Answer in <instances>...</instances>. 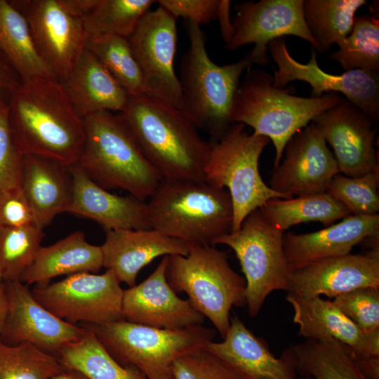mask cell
Returning a JSON list of instances; mask_svg holds the SVG:
<instances>
[{
  "instance_id": "6da1fadb",
  "label": "cell",
  "mask_w": 379,
  "mask_h": 379,
  "mask_svg": "<svg viewBox=\"0 0 379 379\" xmlns=\"http://www.w3.org/2000/svg\"><path fill=\"white\" fill-rule=\"evenodd\" d=\"M12 137L23 154H32L74 166L86 132L62 84L55 79L34 78L22 83L8 101Z\"/></svg>"
},
{
  "instance_id": "7a4b0ae2",
  "label": "cell",
  "mask_w": 379,
  "mask_h": 379,
  "mask_svg": "<svg viewBox=\"0 0 379 379\" xmlns=\"http://www.w3.org/2000/svg\"><path fill=\"white\" fill-rule=\"evenodd\" d=\"M120 114L161 180H204L211 142L181 110L142 94L130 96Z\"/></svg>"
},
{
  "instance_id": "3957f363",
  "label": "cell",
  "mask_w": 379,
  "mask_h": 379,
  "mask_svg": "<svg viewBox=\"0 0 379 379\" xmlns=\"http://www.w3.org/2000/svg\"><path fill=\"white\" fill-rule=\"evenodd\" d=\"M190 46L182 56L179 79L182 112L197 128L220 139L232 125V112L240 79L258 64L251 51L239 61L218 65L209 58L201 27L187 22Z\"/></svg>"
},
{
  "instance_id": "277c9868",
  "label": "cell",
  "mask_w": 379,
  "mask_h": 379,
  "mask_svg": "<svg viewBox=\"0 0 379 379\" xmlns=\"http://www.w3.org/2000/svg\"><path fill=\"white\" fill-rule=\"evenodd\" d=\"M83 119L86 140L74 166L103 189H121L145 201L161 179L120 113L100 111Z\"/></svg>"
},
{
  "instance_id": "5b68a950",
  "label": "cell",
  "mask_w": 379,
  "mask_h": 379,
  "mask_svg": "<svg viewBox=\"0 0 379 379\" xmlns=\"http://www.w3.org/2000/svg\"><path fill=\"white\" fill-rule=\"evenodd\" d=\"M148 199L149 228L188 246H215L232 231L229 192L205 180H161Z\"/></svg>"
},
{
  "instance_id": "8992f818",
  "label": "cell",
  "mask_w": 379,
  "mask_h": 379,
  "mask_svg": "<svg viewBox=\"0 0 379 379\" xmlns=\"http://www.w3.org/2000/svg\"><path fill=\"white\" fill-rule=\"evenodd\" d=\"M251 68L246 70L239 86L232 122L246 124L253 128V133L272 140L275 149L276 168L289 140L317 116L337 105L343 98L336 93L319 98L296 96L293 94V88L274 87L271 74Z\"/></svg>"
},
{
  "instance_id": "52a82bcc",
  "label": "cell",
  "mask_w": 379,
  "mask_h": 379,
  "mask_svg": "<svg viewBox=\"0 0 379 379\" xmlns=\"http://www.w3.org/2000/svg\"><path fill=\"white\" fill-rule=\"evenodd\" d=\"M168 283L185 293L191 305L207 317L223 338L232 307L246 305V281L230 266L227 253L214 246H189L187 255H168Z\"/></svg>"
},
{
  "instance_id": "ba28073f",
  "label": "cell",
  "mask_w": 379,
  "mask_h": 379,
  "mask_svg": "<svg viewBox=\"0 0 379 379\" xmlns=\"http://www.w3.org/2000/svg\"><path fill=\"white\" fill-rule=\"evenodd\" d=\"M80 326L92 331L117 361L136 368L147 379H172L173 362L203 348L215 335L202 325L165 329L124 319Z\"/></svg>"
},
{
  "instance_id": "9c48e42d",
  "label": "cell",
  "mask_w": 379,
  "mask_h": 379,
  "mask_svg": "<svg viewBox=\"0 0 379 379\" xmlns=\"http://www.w3.org/2000/svg\"><path fill=\"white\" fill-rule=\"evenodd\" d=\"M244 124L234 123L211 149L204 167V180L226 190L233 208L231 232L238 230L245 218L272 199H291L272 190L259 171L260 157L269 143L267 137L248 134Z\"/></svg>"
},
{
  "instance_id": "30bf717a",
  "label": "cell",
  "mask_w": 379,
  "mask_h": 379,
  "mask_svg": "<svg viewBox=\"0 0 379 379\" xmlns=\"http://www.w3.org/2000/svg\"><path fill=\"white\" fill-rule=\"evenodd\" d=\"M284 232L270 224L256 209L243 220L239 229L216 240L234 252L246 281V305L257 316L268 295L286 291L289 269L285 258Z\"/></svg>"
},
{
  "instance_id": "8fae6325",
  "label": "cell",
  "mask_w": 379,
  "mask_h": 379,
  "mask_svg": "<svg viewBox=\"0 0 379 379\" xmlns=\"http://www.w3.org/2000/svg\"><path fill=\"white\" fill-rule=\"evenodd\" d=\"M114 273H76L55 282L36 284V300L68 323L103 324L122 320L124 289Z\"/></svg>"
},
{
  "instance_id": "7c38bea8",
  "label": "cell",
  "mask_w": 379,
  "mask_h": 379,
  "mask_svg": "<svg viewBox=\"0 0 379 379\" xmlns=\"http://www.w3.org/2000/svg\"><path fill=\"white\" fill-rule=\"evenodd\" d=\"M176 20L159 6L142 16L127 40L140 67L145 94L182 112L181 88L174 69Z\"/></svg>"
},
{
  "instance_id": "4fadbf2b",
  "label": "cell",
  "mask_w": 379,
  "mask_h": 379,
  "mask_svg": "<svg viewBox=\"0 0 379 379\" xmlns=\"http://www.w3.org/2000/svg\"><path fill=\"white\" fill-rule=\"evenodd\" d=\"M267 50L278 67L273 77L274 87L284 88L290 82L299 80L310 85L312 97H321L324 93H341L374 124L379 121V73L361 69L341 74L327 73L319 67L313 48L310 61L300 63L289 53L286 37L272 41Z\"/></svg>"
},
{
  "instance_id": "5bb4252c",
  "label": "cell",
  "mask_w": 379,
  "mask_h": 379,
  "mask_svg": "<svg viewBox=\"0 0 379 379\" xmlns=\"http://www.w3.org/2000/svg\"><path fill=\"white\" fill-rule=\"evenodd\" d=\"M27 22L35 47L55 78L62 82L86 48L84 22L60 0H11Z\"/></svg>"
},
{
  "instance_id": "9a60e30c",
  "label": "cell",
  "mask_w": 379,
  "mask_h": 379,
  "mask_svg": "<svg viewBox=\"0 0 379 379\" xmlns=\"http://www.w3.org/2000/svg\"><path fill=\"white\" fill-rule=\"evenodd\" d=\"M7 312L0 340L8 345L29 343L58 357L67 345L85 333L80 325L58 318L40 304L29 286L20 281H5Z\"/></svg>"
},
{
  "instance_id": "2e32d148",
  "label": "cell",
  "mask_w": 379,
  "mask_h": 379,
  "mask_svg": "<svg viewBox=\"0 0 379 379\" xmlns=\"http://www.w3.org/2000/svg\"><path fill=\"white\" fill-rule=\"evenodd\" d=\"M233 34L225 48L234 51L253 44L251 50L258 65H267L268 44L273 40L295 36L308 41L315 51L317 44L305 20L303 0H260L241 2L234 6Z\"/></svg>"
},
{
  "instance_id": "e0dca14e",
  "label": "cell",
  "mask_w": 379,
  "mask_h": 379,
  "mask_svg": "<svg viewBox=\"0 0 379 379\" xmlns=\"http://www.w3.org/2000/svg\"><path fill=\"white\" fill-rule=\"evenodd\" d=\"M339 173L333 154L321 132L311 123L287 142L280 163L273 168L268 186L290 198L324 193Z\"/></svg>"
},
{
  "instance_id": "ac0fdd59",
  "label": "cell",
  "mask_w": 379,
  "mask_h": 379,
  "mask_svg": "<svg viewBox=\"0 0 379 379\" xmlns=\"http://www.w3.org/2000/svg\"><path fill=\"white\" fill-rule=\"evenodd\" d=\"M312 123L332 147L340 173L359 177L378 172L374 123L346 99L317 116Z\"/></svg>"
},
{
  "instance_id": "d6986e66",
  "label": "cell",
  "mask_w": 379,
  "mask_h": 379,
  "mask_svg": "<svg viewBox=\"0 0 379 379\" xmlns=\"http://www.w3.org/2000/svg\"><path fill=\"white\" fill-rule=\"evenodd\" d=\"M379 287V250L321 259L289 273L286 293L298 298H334L359 288Z\"/></svg>"
},
{
  "instance_id": "ffe728a7",
  "label": "cell",
  "mask_w": 379,
  "mask_h": 379,
  "mask_svg": "<svg viewBox=\"0 0 379 379\" xmlns=\"http://www.w3.org/2000/svg\"><path fill=\"white\" fill-rule=\"evenodd\" d=\"M168 255L138 285L124 290V320L147 326L180 329L202 325L204 317L186 299L180 298L166 277Z\"/></svg>"
},
{
  "instance_id": "44dd1931",
  "label": "cell",
  "mask_w": 379,
  "mask_h": 379,
  "mask_svg": "<svg viewBox=\"0 0 379 379\" xmlns=\"http://www.w3.org/2000/svg\"><path fill=\"white\" fill-rule=\"evenodd\" d=\"M204 349L242 379H298L291 346L280 357L266 341L256 336L236 314L221 342H208Z\"/></svg>"
},
{
  "instance_id": "7402d4cb",
  "label": "cell",
  "mask_w": 379,
  "mask_h": 379,
  "mask_svg": "<svg viewBox=\"0 0 379 379\" xmlns=\"http://www.w3.org/2000/svg\"><path fill=\"white\" fill-rule=\"evenodd\" d=\"M378 235V214L351 215L317 232L284 234V251L291 272L318 260L349 254L364 239Z\"/></svg>"
},
{
  "instance_id": "603a6c76",
  "label": "cell",
  "mask_w": 379,
  "mask_h": 379,
  "mask_svg": "<svg viewBox=\"0 0 379 379\" xmlns=\"http://www.w3.org/2000/svg\"><path fill=\"white\" fill-rule=\"evenodd\" d=\"M101 245L106 270L112 271L120 283L136 284L140 270L153 260L171 255H186L189 246L153 229L105 230Z\"/></svg>"
},
{
  "instance_id": "cb8c5ba5",
  "label": "cell",
  "mask_w": 379,
  "mask_h": 379,
  "mask_svg": "<svg viewBox=\"0 0 379 379\" xmlns=\"http://www.w3.org/2000/svg\"><path fill=\"white\" fill-rule=\"evenodd\" d=\"M73 195L67 213L93 220L105 230H148L146 201L119 196L92 181L76 166L70 167Z\"/></svg>"
},
{
  "instance_id": "d4e9b609",
  "label": "cell",
  "mask_w": 379,
  "mask_h": 379,
  "mask_svg": "<svg viewBox=\"0 0 379 379\" xmlns=\"http://www.w3.org/2000/svg\"><path fill=\"white\" fill-rule=\"evenodd\" d=\"M293 307L298 335L306 339L333 338L362 355L379 357V331L366 333L350 320L332 300L286 295Z\"/></svg>"
},
{
  "instance_id": "484cf974",
  "label": "cell",
  "mask_w": 379,
  "mask_h": 379,
  "mask_svg": "<svg viewBox=\"0 0 379 379\" xmlns=\"http://www.w3.org/2000/svg\"><path fill=\"white\" fill-rule=\"evenodd\" d=\"M22 191L33 211L35 225L44 230L67 212L73 195L70 167L47 158L23 154Z\"/></svg>"
},
{
  "instance_id": "4316f807",
  "label": "cell",
  "mask_w": 379,
  "mask_h": 379,
  "mask_svg": "<svg viewBox=\"0 0 379 379\" xmlns=\"http://www.w3.org/2000/svg\"><path fill=\"white\" fill-rule=\"evenodd\" d=\"M60 83L82 119L100 111L120 113L130 97L98 58L86 48Z\"/></svg>"
},
{
  "instance_id": "83f0119b",
  "label": "cell",
  "mask_w": 379,
  "mask_h": 379,
  "mask_svg": "<svg viewBox=\"0 0 379 379\" xmlns=\"http://www.w3.org/2000/svg\"><path fill=\"white\" fill-rule=\"evenodd\" d=\"M102 262L101 246L88 243L84 233L78 230L52 245L41 246L20 281L28 286L45 284L58 276L97 274Z\"/></svg>"
},
{
  "instance_id": "f1b7e54d",
  "label": "cell",
  "mask_w": 379,
  "mask_h": 379,
  "mask_svg": "<svg viewBox=\"0 0 379 379\" xmlns=\"http://www.w3.org/2000/svg\"><path fill=\"white\" fill-rule=\"evenodd\" d=\"M0 52L22 81L39 77L56 79L40 57L27 20L6 0H0Z\"/></svg>"
},
{
  "instance_id": "f546056e",
  "label": "cell",
  "mask_w": 379,
  "mask_h": 379,
  "mask_svg": "<svg viewBox=\"0 0 379 379\" xmlns=\"http://www.w3.org/2000/svg\"><path fill=\"white\" fill-rule=\"evenodd\" d=\"M297 373L312 379H367L348 352L333 338L306 339L291 345Z\"/></svg>"
},
{
  "instance_id": "4dcf8cb0",
  "label": "cell",
  "mask_w": 379,
  "mask_h": 379,
  "mask_svg": "<svg viewBox=\"0 0 379 379\" xmlns=\"http://www.w3.org/2000/svg\"><path fill=\"white\" fill-rule=\"evenodd\" d=\"M258 209L270 224L283 232L293 225L310 221L328 227L351 215L341 203L327 192L287 199H272Z\"/></svg>"
},
{
  "instance_id": "1f68e13d",
  "label": "cell",
  "mask_w": 379,
  "mask_h": 379,
  "mask_svg": "<svg viewBox=\"0 0 379 379\" xmlns=\"http://www.w3.org/2000/svg\"><path fill=\"white\" fill-rule=\"evenodd\" d=\"M57 357L63 368L78 371L88 379H147L136 368L117 361L86 328L79 339L65 346Z\"/></svg>"
},
{
  "instance_id": "d6a6232c",
  "label": "cell",
  "mask_w": 379,
  "mask_h": 379,
  "mask_svg": "<svg viewBox=\"0 0 379 379\" xmlns=\"http://www.w3.org/2000/svg\"><path fill=\"white\" fill-rule=\"evenodd\" d=\"M366 0H303L307 27L321 53L338 44L351 32L357 11Z\"/></svg>"
},
{
  "instance_id": "836d02e7",
  "label": "cell",
  "mask_w": 379,
  "mask_h": 379,
  "mask_svg": "<svg viewBox=\"0 0 379 379\" xmlns=\"http://www.w3.org/2000/svg\"><path fill=\"white\" fill-rule=\"evenodd\" d=\"M370 14L356 16L350 33L330 58L345 71L379 73V18L375 6Z\"/></svg>"
},
{
  "instance_id": "e575fe53",
  "label": "cell",
  "mask_w": 379,
  "mask_h": 379,
  "mask_svg": "<svg viewBox=\"0 0 379 379\" xmlns=\"http://www.w3.org/2000/svg\"><path fill=\"white\" fill-rule=\"evenodd\" d=\"M157 1L95 0L82 18L88 36H117L128 39Z\"/></svg>"
},
{
  "instance_id": "d590c367",
  "label": "cell",
  "mask_w": 379,
  "mask_h": 379,
  "mask_svg": "<svg viewBox=\"0 0 379 379\" xmlns=\"http://www.w3.org/2000/svg\"><path fill=\"white\" fill-rule=\"evenodd\" d=\"M86 48L98 58L129 96L145 94L143 78L127 39L88 36Z\"/></svg>"
},
{
  "instance_id": "8d00e7d4",
  "label": "cell",
  "mask_w": 379,
  "mask_h": 379,
  "mask_svg": "<svg viewBox=\"0 0 379 379\" xmlns=\"http://www.w3.org/2000/svg\"><path fill=\"white\" fill-rule=\"evenodd\" d=\"M45 237L36 225L0 228V274L4 281H21Z\"/></svg>"
},
{
  "instance_id": "74e56055",
  "label": "cell",
  "mask_w": 379,
  "mask_h": 379,
  "mask_svg": "<svg viewBox=\"0 0 379 379\" xmlns=\"http://www.w3.org/2000/svg\"><path fill=\"white\" fill-rule=\"evenodd\" d=\"M63 368L58 357L29 343L0 340V379H51Z\"/></svg>"
},
{
  "instance_id": "f35d334b",
  "label": "cell",
  "mask_w": 379,
  "mask_h": 379,
  "mask_svg": "<svg viewBox=\"0 0 379 379\" xmlns=\"http://www.w3.org/2000/svg\"><path fill=\"white\" fill-rule=\"evenodd\" d=\"M378 172L359 177H349L340 173L331 180L326 192L341 203L354 215L378 214Z\"/></svg>"
},
{
  "instance_id": "ab89813d",
  "label": "cell",
  "mask_w": 379,
  "mask_h": 379,
  "mask_svg": "<svg viewBox=\"0 0 379 379\" xmlns=\"http://www.w3.org/2000/svg\"><path fill=\"white\" fill-rule=\"evenodd\" d=\"M332 301L364 332L379 331V287L356 288L338 295Z\"/></svg>"
},
{
  "instance_id": "60d3db41",
  "label": "cell",
  "mask_w": 379,
  "mask_h": 379,
  "mask_svg": "<svg viewBox=\"0 0 379 379\" xmlns=\"http://www.w3.org/2000/svg\"><path fill=\"white\" fill-rule=\"evenodd\" d=\"M8 103H0V199L21 189L23 154L12 137L8 120Z\"/></svg>"
},
{
  "instance_id": "b9f144b4",
  "label": "cell",
  "mask_w": 379,
  "mask_h": 379,
  "mask_svg": "<svg viewBox=\"0 0 379 379\" xmlns=\"http://www.w3.org/2000/svg\"><path fill=\"white\" fill-rule=\"evenodd\" d=\"M172 379H242L203 348L178 358L172 366Z\"/></svg>"
},
{
  "instance_id": "7bdbcfd3",
  "label": "cell",
  "mask_w": 379,
  "mask_h": 379,
  "mask_svg": "<svg viewBox=\"0 0 379 379\" xmlns=\"http://www.w3.org/2000/svg\"><path fill=\"white\" fill-rule=\"evenodd\" d=\"M157 3L175 18L181 17L201 26L216 20L220 0H159Z\"/></svg>"
},
{
  "instance_id": "ee69618b",
  "label": "cell",
  "mask_w": 379,
  "mask_h": 379,
  "mask_svg": "<svg viewBox=\"0 0 379 379\" xmlns=\"http://www.w3.org/2000/svg\"><path fill=\"white\" fill-rule=\"evenodd\" d=\"M33 225H35L34 215L22 189L10 192L0 199V228Z\"/></svg>"
},
{
  "instance_id": "f6af8a7d",
  "label": "cell",
  "mask_w": 379,
  "mask_h": 379,
  "mask_svg": "<svg viewBox=\"0 0 379 379\" xmlns=\"http://www.w3.org/2000/svg\"><path fill=\"white\" fill-rule=\"evenodd\" d=\"M21 83L18 74L0 52V103H8L12 93Z\"/></svg>"
},
{
  "instance_id": "bcb514c9",
  "label": "cell",
  "mask_w": 379,
  "mask_h": 379,
  "mask_svg": "<svg viewBox=\"0 0 379 379\" xmlns=\"http://www.w3.org/2000/svg\"><path fill=\"white\" fill-rule=\"evenodd\" d=\"M346 347L367 379H379V357L359 354L352 352L347 346Z\"/></svg>"
},
{
  "instance_id": "7dc6e473",
  "label": "cell",
  "mask_w": 379,
  "mask_h": 379,
  "mask_svg": "<svg viewBox=\"0 0 379 379\" xmlns=\"http://www.w3.org/2000/svg\"><path fill=\"white\" fill-rule=\"evenodd\" d=\"M230 4L231 1L229 0H220L216 18L225 44L230 41L233 34L232 22L230 20Z\"/></svg>"
},
{
  "instance_id": "c3c4849f",
  "label": "cell",
  "mask_w": 379,
  "mask_h": 379,
  "mask_svg": "<svg viewBox=\"0 0 379 379\" xmlns=\"http://www.w3.org/2000/svg\"><path fill=\"white\" fill-rule=\"evenodd\" d=\"M7 296L5 281L0 274V332L3 327L7 312Z\"/></svg>"
},
{
  "instance_id": "681fc988",
  "label": "cell",
  "mask_w": 379,
  "mask_h": 379,
  "mask_svg": "<svg viewBox=\"0 0 379 379\" xmlns=\"http://www.w3.org/2000/svg\"><path fill=\"white\" fill-rule=\"evenodd\" d=\"M51 379H88L78 371L64 368Z\"/></svg>"
},
{
  "instance_id": "f907efd6",
  "label": "cell",
  "mask_w": 379,
  "mask_h": 379,
  "mask_svg": "<svg viewBox=\"0 0 379 379\" xmlns=\"http://www.w3.org/2000/svg\"><path fill=\"white\" fill-rule=\"evenodd\" d=\"M298 379H312V378H310V377L302 376L301 378H300Z\"/></svg>"
}]
</instances>
